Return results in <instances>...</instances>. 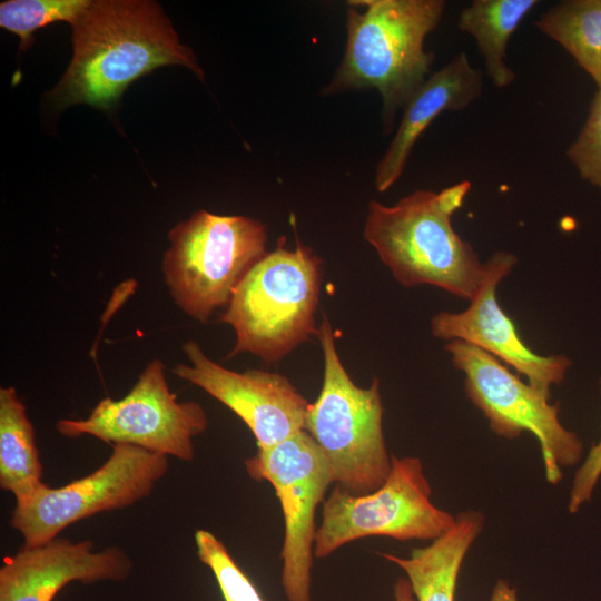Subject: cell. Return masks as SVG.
Returning a JSON list of instances; mask_svg holds the SVG:
<instances>
[{"mask_svg": "<svg viewBox=\"0 0 601 601\" xmlns=\"http://www.w3.org/2000/svg\"><path fill=\"white\" fill-rule=\"evenodd\" d=\"M489 601H518L516 590L510 585L509 581L500 579L495 583Z\"/></svg>", "mask_w": 601, "mask_h": 601, "instance_id": "24", "label": "cell"}, {"mask_svg": "<svg viewBox=\"0 0 601 601\" xmlns=\"http://www.w3.org/2000/svg\"><path fill=\"white\" fill-rule=\"evenodd\" d=\"M71 27L73 56L51 92L59 106L109 109L129 83L167 65L186 67L204 78L193 50L179 42L154 1H91Z\"/></svg>", "mask_w": 601, "mask_h": 601, "instance_id": "1", "label": "cell"}, {"mask_svg": "<svg viewBox=\"0 0 601 601\" xmlns=\"http://www.w3.org/2000/svg\"><path fill=\"white\" fill-rule=\"evenodd\" d=\"M471 188L460 181L440 191L415 190L392 206L368 203L364 239L405 287L431 285L471 300L487 274L452 225Z\"/></svg>", "mask_w": 601, "mask_h": 601, "instance_id": "2", "label": "cell"}, {"mask_svg": "<svg viewBox=\"0 0 601 601\" xmlns=\"http://www.w3.org/2000/svg\"><path fill=\"white\" fill-rule=\"evenodd\" d=\"M363 11H347V42L324 96L376 89L383 102L384 131L393 129L396 112L431 75L434 55L424 48L439 26L443 0L351 1Z\"/></svg>", "mask_w": 601, "mask_h": 601, "instance_id": "3", "label": "cell"}, {"mask_svg": "<svg viewBox=\"0 0 601 601\" xmlns=\"http://www.w3.org/2000/svg\"><path fill=\"white\" fill-rule=\"evenodd\" d=\"M164 283L177 307L206 324L226 308L248 270L265 256L266 227L246 216L195 211L168 233Z\"/></svg>", "mask_w": 601, "mask_h": 601, "instance_id": "6", "label": "cell"}, {"mask_svg": "<svg viewBox=\"0 0 601 601\" xmlns=\"http://www.w3.org/2000/svg\"><path fill=\"white\" fill-rule=\"evenodd\" d=\"M601 390V377H600ZM601 477V437L593 444L573 477L569 494L568 510L577 513L592 497L593 491Z\"/></svg>", "mask_w": 601, "mask_h": 601, "instance_id": "23", "label": "cell"}, {"mask_svg": "<svg viewBox=\"0 0 601 601\" xmlns=\"http://www.w3.org/2000/svg\"><path fill=\"white\" fill-rule=\"evenodd\" d=\"M42 482V465L33 425L14 387L0 388V486L14 500L36 492Z\"/></svg>", "mask_w": 601, "mask_h": 601, "instance_id": "18", "label": "cell"}, {"mask_svg": "<svg viewBox=\"0 0 601 601\" xmlns=\"http://www.w3.org/2000/svg\"><path fill=\"white\" fill-rule=\"evenodd\" d=\"M431 495L421 460L392 455L391 473L376 491L356 496L335 485L323 503L314 556L326 558L366 536L398 541L440 538L453 526L455 516L433 504Z\"/></svg>", "mask_w": 601, "mask_h": 601, "instance_id": "7", "label": "cell"}, {"mask_svg": "<svg viewBox=\"0 0 601 601\" xmlns=\"http://www.w3.org/2000/svg\"><path fill=\"white\" fill-rule=\"evenodd\" d=\"M483 72L471 66L465 52L431 73L403 108L401 124L377 164L374 185L380 193L402 176L422 132L444 111H461L480 98Z\"/></svg>", "mask_w": 601, "mask_h": 601, "instance_id": "15", "label": "cell"}, {"mask_svg": "<svg viewBox=\"0 0 601 601\" xmlns=\"http://www.w3.org/2000/svg\"><path fill=\"white\" fill-rule=\"evenodd\" d=\"M486 265L484 283L470 300V306L461 313L441 312L434 315L431 332L436 338L459 339L491 354L550 396V387L563 381L572 362L562 354L544 356L532 351L499 304L496 288L516 265L515 255L497 252Z\"/></svg>", "mask_w": 601, "mask_h": 601, "instance_id": "13", "label": "cell"}, {"mask_svg": "<svg viewBox=\"0 0 601 601\" xmlns=\"http://www.w3.org/2000/svg\"><path fill=\"white\" fill-rule=\"evenodd\" d=\"M566 156L579 175L601 190V88H598L585 122Z\"/></svg>", "mask_w": 601, "mask_h": 601, "instance_id": "22", "label": "cell"}, {"mask_svg": "<svg viewBox=\"0 0 601 601\" xmlns=\"http://www.w3.org/2000/svg\"><path fill=\"white\" fill-rule=\"evenodd\" d=\"M195 541L198 558L214 573L225 601H263L219 539L200 529L195 533Z\"/></svg>", "mask_w": 601, "mask_h": 601, "instance_id": "21", "label": "cell"}, {"mask_svg": "<svg viewBox=\"0 0 601 601\" xmlns=\"http://www.w3.org/2000/svg\"><path fill=\"white\" fill-rule=\"evenodd\" d=\"M207 426L204 407L194 401H177L168 386L165 365L156 358L122 398H102L89 416L59 420L56 430L66 437L89 435L110 445L131 444L190 462L195 457L194 439Z\"/></svg>", "mask_w": 601, "mask_h": 601, "instance_id": "10", "label": "cell"}, {"mask_svg": "<svg viewBox=\"0 0 601 601\" xmlns=\"http://www.w3.org/2000/svg\"><path fill=\"white\" fill-rule=\"evenodd\" d=\"M483 523L481 512L467 510L455 516L446 533L414 549L408 558L381 555L405 572L417 601H454L461 566Z\"/></svg>", "mask_w": 601, "mask_h": 601, "instance_id": "16", "label": "cell"}, {"mask_svg": "<svg viewBox=\"0 0 601 601\" xmlns=\"http://www.w3.org/2000/svg\"><path fill=\"white\" fill-rule=\"evenodd\" d=\"M248 475L274 487L284 516L282 585L287 601H312L315 511L333 482L329 464L305 431L245 461Z\"/></svg>", "mask_w": 601, "mask_h": 601, "instance_id": "11", "label": "cell"}, {"mask_svg": "<svg viewBox=\"0 0 601 601\" xmlns=\"http://www.w3.org/2000/svg\"><path fill=\"white\" fill-rule=\"evenodd\" d=\"M132 561L118 546L96 551L90 540L57 538L38 546H24L3 559L0 601H52L71 582L122 581Z\"/></svg>", "mask_w": 601, "mask_h": 601, "instance_id": "14", "label": "cell"}, {"mask_svg": "<svg viewBox=\"0 0 601 601\" xmlns=\"http://www.w3.org/2000/svg\"><path fill=\"white\" fill-rule=\"evenodd\" d=\"M188 364L171 372L238 415L258 447L276 445L304 430L309 403L287 377L262 370L235 372L210 359L196 341L181 346Z\"/></svg>", "mask_w": 601, "mask_h": 601, "instance_id": "12", "label": "cell"}, {"mask_svg": "<svg viewBox=\"0 0 601 601\" xmlns=\"http://www.w3.org/2000/svg\"><path fill=\"white\" fill-rule=\"evenodd\" d=\"M107 461L89 475L60 487L43 484L16 500L10 525L24 546L58 538L67 526L100 512L120 510L148 497L168 471V456L118 443Z\"/></svg>", "mask_w": 601, "mask_h": 601, "instance_id": "9", "label": "cell"}, {"mask_svg": "<svg viewBox=\"0 0 601 601\" xmlns=\"http://www.w3.org/2000/svg\"><path fill=\"white\" fill-rule=\"evenodd\" d=\"M316 336L324 377L318 397L308 405L304 430L326 457L335 485L352 495L370 494L385 483L392 470L383 434L380 381L374 378L364 388L351 380L325 315Z\"/></svg>", "mask_w": 601, "mask_h": 601, "instance_id": "5", "label": "cell"}, {"mask_svg": "<svg viewBox=\"0 0 601 601\" xmlns=\"http://www.w3.org/2000/svg\"><path fill=\"white\" fill-rule=\"evenodd\" d=\"M536 28L561 45L601 88V0H568L546 10Z\"/></svg>", "mask_w": 601, "mask_h": 601, "instance_id": "19", "label": "cell"}, {"mask_svg": "<svg viewBox=\"0 0 601 601\" xmlns=\"http://www.w3.org/2000/svg\"><path fill=\"white\" fill-rule=\"evenodd\" d=\"M90 0H8L0 3V26L20 38V50L31 46L32 33L49 23L72 24Z\"/></svg>", "mask_w": 601, "mask_h": 601, "instance_id": "20", "label": "cell"}, {"mask_svg": "<svg viewBox=\"0 0 601 601\" xmlns=\"http://www.w3.org/2000/svg\"><path fill=\"white\" fill-rule=\"evenodd\" d=\"M322 260L297 243L278 244L244 276L219 321L233 327L236 341L227 358L242 353L277 363L311 335L317 334L315 312Z\"/></svg>", "mask_w": 601, "mask_h": 601, "instance_id": "4", "label": "cell"}, {"mask_svg": "<svg viewBox=\"0 0 601 601\" xmlns=\"http://www.w3.org/2000/svg\"><path fill=\"white\" fill-rule=\"evenodd\" d=\"M444 349L453 366L464 374L466 396L483 413L492 432L505 439L519 437L523 432L533 434L546 481L554 485L561 482L562 469L580 461L583 443L561 423L559 404H550V396L471 344L453 339Z\"/></svg>", "mask_w": 601, "mask_h": 601, "instance_id": "8", "label": "cell"}, {"mask_svg": "<svg viewBox=\"0 0 601 601\" xmlns=\"http://www.w3.org/2000/svg\"><path fill=\"white\" fill-rule=\"evenodd\" d=\"M395 601H414L413 591L407 579H400L394 588Z\"/></svg>", "mask_w": 601, "mask_h": 601, "instance_id": "25", "label": "cell"}, {"mask_svg": "<svg viewBox=\"0 0 601 601\" xmlns=\"http://www.w3.org/2000/svg\"><path fill=\"white\" fill-rule=\"evenodd\" d=\"M538 3V0H473L459 14L457 27L475 39L487 76L497 88L515 80V73L505 63L508 42Z\"/></svg>", "mask_w": 601, "mask_h": 601, "instance_id": "17", "label": "cell"}]
</instances>
